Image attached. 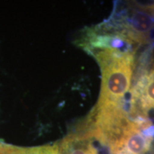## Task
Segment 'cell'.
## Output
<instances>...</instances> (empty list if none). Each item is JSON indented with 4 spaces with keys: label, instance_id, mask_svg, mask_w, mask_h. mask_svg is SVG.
Returning <instances> with one entry per match:
<instances>
[{
    "label": "cell",
    "instance_id": "6da1fadb",
    "mask_svg": "<svg viewBox=\"0 0 154 154\" xmlns=\"http://www.w3.org/2000/svg\"><path fill=\"white\" fill-rule=\"evenodd\" d=\"M133 58L131 54L114 57L103 67L99 105L116 103L130 88Z\"/></svg>",
    "mask_w": 154,
    "mask_h": 154
},
{
    "label": "cell",
    "instance_id": "7a4b0ae2",
    "mask_svg": "<svg viewBox=\"0 0 154 154\" xmlns=\"http://www.w3.org/2000/svg\"><path fill=\"white\" fill-rule=\"evenodd\" d=\"M151 141V136L143 134L135 125L127 133L121 151L124 154H145L149 150Z\"/></svg>",
    "mask_w": 154,
    "mask_h": 154
},
{
    "label": "cell",
    "instance_id": "3957f363",
    "mask_svg": "<svg viewBox=\"0 0 154 154\" xmlns=\"http://www.w3.org/2000/svg\"><path fill=\"white\" fill-rule=\"evenodd\" d=\"M153 19L149 14L137 11L135 12L131 19V26L137 32H146L153 26Z\"/></svg>",
    "mask_w": 154,
    "mask_h": 154
},
{
    "label": "cell",
    "instance_id": "277c9868",
    "mask_svg": "<svg viewBox=\"0 0 154 154\" xmlns=\"http://www.w3.org/2000/svg\"><path fill=\"white\" fill-rule=\"evenodd\" d=\"M142 101L146 107L154 106V72L151 73L146 81Z\"/></svg>",
    "mask_w": 154,
    "mask_h": 154
},
{
    "label": "cell",
    "instance_id": "5b68a950",
    "mask_svg": "<svg viewBox=\"0 0 154 154\" xmlns=\"http://www.w3.org/2000/svg\"><path fill=\"white\" fill-rule=\"evenodd\" d=\"M24 154H59L57 146H39V147L24 148Z\"/></svg>",
    "mask_w": 154,
    "mask_h": 154
},
{
    "label": "cell",
    "instance_id": "8992f818",
    "mask_svg": "<svg viewBox=\"0 0 154 154\" xmlns=\"http://www.w3.org/2000/svg\"><path fill=\"white\" fill-rule=\"evenodd\" d=\"M5 154H24V148L4 144Z\"/></svg>",
    "mask_w": 154,
    "mask_h": 154
}]
</instances>
